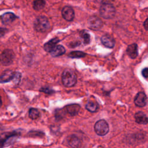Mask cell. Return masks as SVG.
Masks as SVG:
<instances>
[{"instance_id":"d6986e66","label":"cell","mask_w":148,"mask_h":148,"mask_svg":"<svg viewBox=\"0 0 148 148\" xmlns=\"http://www.w3.org/2000/svg\"><path fill=\"white\" fill-rule=\"evenodd\" d=\"M86 108L87 110L91 112H95L98 108V103L95 102L89 101L86 105Z\"/></svg>"},{"instance_id":"7402d4cb","label":"cell","mask_w":148,"mask_h":148,"mask_svg":"<svg viewBox=\"0 0 148 148\" xmlns=\"http://www.w3.org/2000/svg\"><path fill=\"white\" fill-rule=\"evenodd\" d=\"M80 36L83 39V42L84 44H88L90 41V35L85 31H82L80 33Z\"/></svg>"},{"instance_id":"52a82bcc","label":"cell","mask_w":148,"mask_h":148,"mask_svg":"<svg viewBox=\"0 0 148 148\" xmlns=\"http://www.w3.org/2000/svg\"><path fill=\"white\" fill-rule=\"evenodd\" d=\"M62 17L66 21H72L75 16L73 9L70 6H65L61 12Z\"/></svg>"},{"instance_id":"ffe728a7","label":"cell","mask_w":148,"mask_h":148,"mask_svg":"<svg viewBox=\"0 0 148 148\" xmlns=\"http://www.w3.org/2000/svg\"><path fill=\"white\" fill-rule=\"evenodd\" d=\"M39 111L36 108H30L29 110V117L32 120H36L39 117Z\"/></svg>"},{"instance_id":"277c9868","label":"cell","mask_w":148,"mask_h":148,"mask_svg":"<svg viewBox=\"0 0 148 148\" xmlns=\"http://www.w3.org/2000/svg\"><path fill=\"white\" fill-rule=\"evenodd\" d=\"M109 125L104 120H99L94 125V130L96 134L100 136L105 135L109 132Z\"/></svg>"},{"instance_id":"484cf974","label":"cell","mask_w":148,"mask_h":148,"mask_svg":"<svg viewBox=\"0 0 148 148\" xmlns=\"http://www.w3.org/2000/svg\"><path fill=\"white\" fill-rule=\"evenodd\" d=\"M143 26L146 30H148V18L143 23Z\"/></svg>"},{"instance_id":"5b68a950","label":"cell","mask_w":148,"mask_h":148,"mask_svg":"<svg viewBox=\"0 0 148 148\" xmlns=\"http://www.w3.org/2000/svg\"><path fill=\"white\" fill-rule=\"evenodd\" d=\"M14 58V54L10 49H5L1 53L0 61L3 65H9L12 64Z\"/></svg>"},{"instance_id":"7a4b0ae2","label":"cell","mask_w":148,"mask_h":148,"mask_svg":"<svg viewBox=\"0 0 148 148\" xmlns=\"http://www.w3.org/2000/svg\"><path fill=\"white\" fill-rule=\"evenodd\" d=\"M50 27V23L47 18L43 16L38 17L34 23V29L40 32H44L48 30Z\"/></svg>"},{"instance_id":"603a6c76","label":"cell","mask_w":148,"mask_h":148,"mask_svg":"<svg viewBox=\"0 0 148 148\" xmlns=\"http://www.w3.org/2000/svg\"><path fill=\"white\" fill-rule=\"evenodd\" d=\"M21 75L20 72H14V77H13V81L17 84L20 80V79H21Z\"/></svg>"},{"instance_id":"4316f807","label":"cell","mask_w":148,"mask_h":148,"mask_svg":"<svg viewBox=\"0 0 148 148\" xmlns=\"http://www.w3.org/2000/svg\"><path fill=\"white\" fill-rule=\"evenodd\" d=\"M1 105H2V101H1V97H0V107H1Z\"/></svg>"},{"instance_id":"9c48e42d","label":"cell","mask_w":148,"mask_h":148,"mask_svg":"<svg viewBox=\"0 0 148 148\" xmlns=\"http://www.w3.org/2000/svg\"><path fill=\"white\" fill-rule=\"evenodd\" d=\"M147 98L145 94L143 92H138L135 97L134 103L139 107H143L146 104Z\"/></svg>"},{"instance_id":"d4e9b609","label":"cell","mask_w":148,"mask_h":148,"mask_svg":"<svg viewBox=\"0 0 148 148\" xmlns=\"http://www.w3.org/2000/svg\"><path fill=\"white\" fill-rule=\"evenodd\" d=\"M142 74L143 76L145 78L148 77V68H145L142 70Z\"/></svg>"},{"instance_id":"9a60e30c","label":"cell","mask_w":148,"mask_h":148,"mask_svg":"<svg viewBox=\"0 0 148 148\" xmlns=\"http://www.w3.org/2000/svg\"><path fill=\"white\" fill-rule=\"evenodd\" d=\"M65 108L68 114H69L72 116H74L77 114V113L79 112L80 107L79 105L73 103V104H70L66 106Z\"/></svg>"},{"instance_id":"4fadbf2b","label":"cell","mask_w":148,"mask_h":148,"mask_svg":"<svg viewBox=\"0 0 148 148\" xmlns=\"http://www.w3.org/2000/svg\"><path fill=\"white\" fill-rule=\"evenodd\" d=\"M14 72L11 71H7L3 74L0 75V83H3L9 82L10 80H13L14 77Z\"/></svg>"},{"instance_id":"3957f363","label":"cell","mask_w":148,"mask_h":148,"mask_svg":"<svg viewBox=\"0 0 148 148\" xmlns=\"http://www.w3.org/2000/svg\"><path fill=\"white\" fill-rule=\"evenodd\" d=\"M100 15L105 19L113 18L116 13V9L113 5L109 3H103L99 9Z\"/></svg>"},{"instance_id":"8fae6325","label":"cell","mask_w":148,"mask_h":148,"mask_svg":"<svg viewBox=\"0 0 148 148\" xmlns=\"http://www.w3.org/2000/svg\"><path fill=\"white\" fill-rule=\"evenodd\" d=\"M126 51L128 56L130 58L132 59L135 58L138 55V45L136 43H132L127 47Z\"/></svg>"},{"instance_id":"2e32d148","label":"cell","mask_w":148,"mask_h":148,"mask_svg":"<svg viewBox=\"0 0 148 148\" xmlns=\"http://www.w3.org/2000/svg\"><path fill=\"white\" fill-rule=\"evenodd\" d=\"M135 119L136 122L140 124H146L148 123V118L142 112H139L135 114Z\"/></svg>"},{"instance_id":"30bf717a","label":"cell","mask_w":148,"mask_h":148,"mask_svg":"<svg viewBox=\"0 0 148 148\" xmlns=\"http://www.w3.org/2000/svg\"><path fill=\"white\" fill-rule=\"evenodd\" d=\"M101 41L103 46L108 48H113L115 45L114 38L109 35H104L101 38Z\"/></svg>"},{"instance_id":"ac0fdd59","label":"cell","mask_w":148,"mask_h":148,"mask_svg":"<svg viewBox=\"0 0 148 148\" xmlns=\"http://www.w3.org/2000/svg\"><path fill=\"white\" fill-rule=\"evenodd\" d=\"M45 6V0H35L33 3L34 9L39 11L44 8Z\"/></svg>"},{"instance_id":"8992f818","label":"cell","mask_w":148,"mask_h":148,"mask_svg":"<svg viewBox=\"0 0 148 148\" xmlns=\"http://www.w3.org/2000/svg\"><path fill=\"white\" fill-rule=\"evenodd\" d=\"M87 24L91 29L94 30L99 29L103 25L102 20L97 16H91L87 20Z\"/></svg>"},{"instance_id":"6da1fadb","label":"cell","mask_w":148,"mask_h":148,"mask_svg":"<svg viewBox=\"0 0 148 148\" xmlns=\"http://www.w3.org/2000/svg\"><path fill=\"white\" fill-rule=\"evenodd\" d=\"M62 82L65 87H71L75 86L77 82L76 75L72 69H65L62 74Z\"/></svg>"},{"instance_id":"cb8c5ba5","label":"cell","mask_w":148,"mask_h":148,"mask_svg":"<svg viewBox=\"0 0 148 148\" xmlns=\"http://www.w3.org/2000/svg\"><path fill=\"white\" fill-rule=\"evenodd\" d=\"M40 91H43L45 93H47V94H51L52 93L53 91L52 90L49 88H42L40 90Z\"/></svg>"},{"instance_id":"5bb4252c","label":"cell","mask_w":148,"mask_h":148,"mask_svg":"<svg viewBox=\"0 0 148 148\" xmlns=\"http://www.w3.org/2000/svg\"><path fill=\"white\" fill-rule=\"evenodd\" d=\"M16 18L15 14L12 12H7L4 13L2 16V21L4 24H9L13 22Z\"/></svg>"},{"instance_id":"7c38bea8","label":"cell","mask_w":148,"mask_h":148,"mask_svg":"<svg viewBox=\"0 0 148 148\" xmlns=\"http://www.w3.org/2000/svg\"><path fill=\"white\" fill-rule=\"evenodd\" d=\"M60 42L59 39L58 38H53L46 42L43 46L44 50L47 52H51L57 46L56 45Z\"/></svg>"},{"instance_id":"e0dca14e","label":"cell","mask_w":148,"mask_h":148,"mask_svg":"<svg viewBox=\"0 0 148 148\" xmlns=\"http://www.w3.org/2000/svg\"><path fill=\"white\" fill-rule=\"evenodd\" d=\"M65 52V49L64 46L61 45H57L55 47V48L50 52L51 56L54 57L60 56L64 54Z\"/></svg>"},{"instance_id":"ba28073f","label":"cell","mask_w":148,"mask_h":148,"mask_svg":"<svg viewBox=\"0 0 148 148\" xmlns=\"http://www.w3.org/2000/svg\"><path fill=\"white\" fill-rule=\"evenodd\" d=\"M68 145L71 148H80L81 146L80 139L75 135H71L66 139Z\"/></svg>"},{"instance_id":"44dd1931","label":"cell","mask_w":148,"mask_h":148,"mask_svg":"<svg viewBox=\"0 0 148 148\" xmlns=\"http://www.w3.org/2000/svg\"><path fill=\"white\" fill-rule=\"evenodd\" d=\"M86 56V53L80 51H73L68 54V57L72 58H79L84 57Z\"/></svg>"}]
</instances>
